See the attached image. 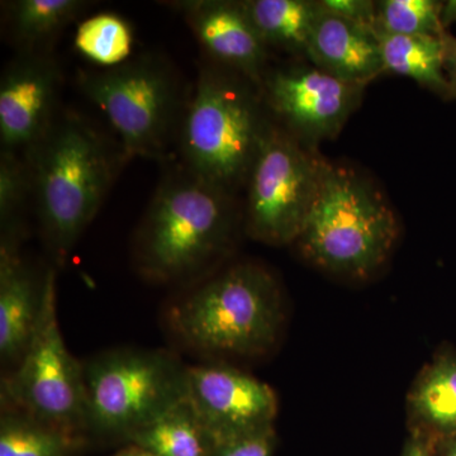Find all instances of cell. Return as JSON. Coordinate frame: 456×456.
Listing matches in <instances>:
<instances>
[{"label":"cell","mask_w":456,"mask_h":456,"mask_svg":"<svg viewBox=\"0 0 456 456\" xmlns=\"http://www.w3.org/2000/svg\"><path fill=\"white\" fill-rule=\"evenodd\" d=\"M261 88L278 118L308 140L331 139L358 106L362 86L342 82L318 68L265 75Z\"/></svg>","instance_id":"8fae6325"},{"label":"cell","mask_w":456,"mask_h":456,"mask_svg":"<svg viewBox=\"0 0 456 456\" xmlns=\"http://www.w3.org/2000/svg\"><path fill=\"white\" fill-rule=\"evenodd\" d=\"M443 44L444 70L449 83V99H456V38L445 32Z\"/></svg>","instance_id":"4316f807"},{"label":"cell","mask_w":456,"mask_h":456,"mask_svg":"<svg viewBox=\"0 0 456 456\" xmlns=\"http://www.w3.org/2000/svg\"><path fill=\"white\" fill-rule=\"evenodd\" d=\"M86 431L127 437L187 398L188 365L163 350L117 349L83 362Z\"/></svg>","instance_id":"52a82bcc"},{"label":"cell","mask_w":456,"mask_h":456,"mask_svg":"<svg viewBox=\"0 0 456 456\" xmlns=\"http://www.w3.org/2000/svg\"><path fill=\"white\" fill-rule=\"evenodd\" d=\"M178 12L216 65L261 86L268 46L246 11L244 2L178 0L167 3Z\"/></svg>","instance_id":"4fadbf2b"},{"label":"cell","mask_w":456,"mask_h":456,"mask_svg":"<svg viewBox=\"0 0 456 456\" xmlns=\"http://www.w3.org/2000/svg\"><path fill=\"white\" fill-rule=\"evenodd\" d=\"M275 446L274 426L237 439L216 444L209 456H273Z\"/></svg>","instance_id":"d4e9b609"},{"label":"cell","mask_w":456,"mask_h":456,"mask_svg":"<svg viewBox=\"0 0 456 456\" xmlns=\"http://www.w3.org/2000/svg\"><path fill=\"white\" fill-rule=\"evenodd\" d=\"M326 11L369 31H377V5L369 0H323Z\"/></svg>","instance_id":"484cf974"},{"label":"cell","mask_w":456,"mask_h":456,"mask_svg":"<svg viewBox=\"0 0 456 456\" xmlns=\"http://www.w3.org/2000/svg\"><path fill=\"white\" fill-rule=\"evenodd\" d=\"M398 232L395 212L369 183L323 163L316 198L294 242L318 268L365 279L391 256Z\"/></svg>","instance_id":"5b68a950"},{"label":"cell","mask_w":456,"mask_h":456,"mask_svg":"<svg viewBox=\"0 0 456 456\" xmlns=\"http://www.w3.org/2000/svg\"><path fill=\"white\" fill-rule=\"evenodd\" d=\"M441 22H443L444 28L456 22V0L443 3Z\"/></svg>","instance_id":"f546056e"},{"label":"cell","mask_w":456,"mask_h":456,"mask_svg":"<svg viewBox=\"0 0 456 456\" xmlns=\"http://www.w3.org/2000/svg\"><path fill=\"white\" fill-rule=\"evenodd\" d=\"M233 194L170 167L156 188L134 236V264L156 283H182L212 274L230 251L239 212Z\"/></svg>","instance_id":"6da1fadb"},{"label":"cell","mask_w":456,"mask_h":456,"mask_svg":"<svg viewBox=\"0 0 456 456\" xmlns=\"http://www.w3.org/2000/svg\"><path fill=\"white\" fill-rule=\"evenodd\" d=\"M432 446H434V456H456V436L437 441Z\"/></svg>","instance_id":"f1b7e54d"},{"label":"cell","mask_w":456,"mask_h":456,"mask_svg":"<svg viewBox=\"0 0 456 456\" xmlns=\"http://www.w3.org/2000/svg\"><path fill=\"white\" fill-rule=\"evenodd\" d=\"M167 322L198 353L261 355L277 344L283 329L281 290L263 266L237 264L197 281L170 305Z\"/></svg>","instance_id":"3957f363"},{"label":"cell","mask_w":456,"mask_h":456,"mask_svg":"<svg viewBox=\"0 0 456 456\" xmlns=\"http://www.w3.org/2000/svg\"><path fill=\"white\" fill-rule=\"evenodd\" d=\"M45 274L37 277L20 246L0 244V359L16 368L40 318Z\"/></svg>","instance_id":"5bb4252c"},{"label":"cell","mask_w":456,"mask_h":456,"mask_svg":"<svg viewBox=\"0 0 456 456\" xmlns=\"http://www.w3.org/2000/svg\"><path fill=\"white\" fill-rule=\"evenodd\" d=\"M322 164L269 122L246 182L248 232L270 245L296 241L316 198Z\"/></svg>","instance_id":"9c48e42d"},{"label":"cell","mask_w":456,"mask_h":456,"mask_svg":"<svg viewBox=\"0 0 456 456\" xmlns=\"http://www.w3.org/2000/svg\"><path fill=\"white\" fill-rule=\"evenodd\" d=\"M25 158L42 235L56 263L64 264L97 216L127 155L88 119L68 110L59 113Z\"/></svg>","instance_id":"7a4b0ae2"},{"label":"cell","mask_w":456,"mask_h":456,"mask_svg":"<svg viewBox=\"0 0 456 456\" xmlns=\"http://www.w3.org/2000/svg\"><path fill=\"white\" fill-rule=\"evenodd\" d=\"M305 53L316 68L342 82L364 86L384 73L375 32L336 16L321 3Z\"/></svg>","instance_id":"9a60e30c"},{"label":"cell","mask_w":456,"mask_h":456,"mask_svg":"<svg viewBox=\"0 0 456 456\" xmlns=\"http://www.w3.org/2000/svg\"><path fill=\"white\" fill-rule=\"evenodd\" d=\"M89 7L84 0H14L7 3L9 37L20 53H42L45 45Z\"/></svg>","instance_id":"d6986e66"},{"label":"cell","mask_w":456,"mask_h":456,"mask_svg":"<svg viewBox=\"0 0 456 456\" xmlns=\"http://www.w3.org/2000/svg\"><path fill=\"white\" fill-rule=\"evenodd\" d=\"M187 399L216 444L273 428L278 412L268 384L224 364L188 365Z\"/></svg>","instance_id":"30bf717a"},{"label":"cell","mask_w":456,"mask_h":456,"mask_svg":"<svg viewBox=\"0 0 456 456\" xmlns=\"http://www.w3.org/2000/svg\"><path fill=\"white\" fill-rule=\"evenodd\" d=\"M246 11L266 46L305 53L320 3L305 0H248Z\"/></svg>","instance_id":"ffe728a7"},{"label":"cell","mask_w":456,"mask_h":456,"mask_svg":"<svg viewBox=\"0 0 456 456\" xmlns=\"http://www.w3.org/2000/svg\"><path fill=\"white\" fill-rule=\"evenodd\" d=\"M75 47L86 59L104 69L121 65L128 61L131 55L130 26L117 14H95L77 27Z\"/></svg>","instance_id":"7402d4cb"},{"label":"cell","mask_w":456,"mask_h":456,"mask_svg":"<svg viewBox=\"0 0 456 456\" xmlns=\"http://www.w3.org/2000/svg\"><path fill=\"white\" fill-rule=\"evenodd\" d=\"M3 386V407L27 413L77 440L88 432L83 362L71 355L60 330L53 268L45 272L44 299L31 344Z\"/></svg>","instance_id":"ba28073f"},{"label":"cell","mask_w":456,"mask_h":456,"mask_svg":"<svg viewBox=\"0 0 456 456\" xmlns=\"http://www.w3.org/2000/svg\"><path fill=\"white\" fill-rule=\"evenodd\" d=\"M441 9L443 3L435 0H384L377 4V31L441 37Z\"/></svg>","instance_id":"cb8c5ba5"},{"label":"cell","mask_w":456,"mask_h":456,"mask_svg":"<svg viewBox=\"0 0 456 456\" xmlns=\"http://www.w3.org/2000/svg\"><path fill=\"white\" fill-rule=\"evenodd\" d=\"M242 79L218 65L203 68L188 93L176 140L180 164L231 194L248 182L269 125Z\"/></svg>","instance_id":"277c9868"},{"label":"cell","mask_w":456,"mask_h":456,"mask_svg":"<svg viewBox=\"0 0 456 456\" xmlns=\"http://www.w3.org/2000/svg\"><path fill=\"white\" fill-rule=\"evenodd\" d=\"M401 456H434V446H432L431 441L425 437L411 434Z\"/></svg>","instance_id":"83f0119b"},{"label":"cell","mask_w":456,"mask_h":456,"mask_svg":"<svg viewBox=\"0 0 456 456\" xmlns=\"http://www.w3.org/2000/svg\"><path fill=\"white\" fill-rule=\"evenodd\" d=\"M126 441L152 456H209L216 445L187 398Z\"/></svg>","instance_id":"e0dca14e"},{"label":"cell","mask_w":456,"mask_h":456,"mask_svg":"<svg viewBox=\"0 0 456 456\" xmlns=\"http://www.w3.org/2000/svg\"><path fill=\"white\" fill-rule=\"evenodd\" d=\"M33 200L32 173L25 156L0 152V227L2 240L22 242L23 213Z\"/></svg>","instance_id":"603a6c76"},{"label":"cell","mask_w":456,"mask_h":456,"mask_svg":"<svg viewBox=\"0 0 456 456\" xmlns=\"http://www.w3.org/2000/svg\"><path fill=\"white\" fill-rule=\"evenodd\" d=\"M61 73L46 51L20 53L0 82L2 151L26 156L56 121Z\"/></svg>","instance_id":"7c38bea8"},{"label":"cell","mask_w":456,"mask_h":456,"mask_svg":"<svg viewBox=\"0 0 456 456\" xmlns=\"http://www.w3.org/2000/svg\"><path fill=\"white\" fill-rule=\"evenodd\" d=\"M384 71L415 80L424 88L449 99V83L444 70L443 36L389 35L375 31Z\"/></svg>","instance_id":"ac0fdd59"},{"label":"cell","mask_w":456,"mask_h":456,"mask_svg":"<svg viewBox=\"0 0 456 456\" xmlns=\"http://www.w3.org/2000/svg\"><path fill=\"white\" fill-rule=\"evenodd\" d=\"M412 434L432 445L456 436V355L445 354L419 374L408 395Z\"/></svg>","instance_id":"2e32d148"},{"label":"cell","mask_w":456,"mask_h":456,"mask_svg":"<svg viewBox=\"0 0 456 456\" xmlns=\"http://www.w3.org/2000/svg\"><path fill=\"white\" fill-rule=\"evenodd\" d=\"M113 456H152L149 454V452H145V450L139 448V446L131 445L128 448L121 450V452H117Z\"/></svg>","instance_id":"4dcf8cb0"},{"label":"cell","mask_w":456,"mask_h":456,"mask_svg":"<svg viewBox=\"0 0 456 456\" xmlns=\"http://www.w3.org/2000/svg\"><path fill=\"white\" fill-rule=\"evenodd\" d=\"M79 440L35 417L3 407L0 456H71Z\"/></svg>","instance_id":"44dd1931"},{"label":"cell","mask_w":456,"mask_h":456,"mask_svg":"<svg viewBox=\"0 0 456 456\" xmlns=\"http://www.w3.org/2000/svg\"><path fill=\"white\" fill-rule=\"evenodd\" d=\"M79 86L106 116L128 160H167L188 97L167 61L142 55L114 68L80 71Z\"/></svg>","instance_id":"8992f818"}]
</instances>
